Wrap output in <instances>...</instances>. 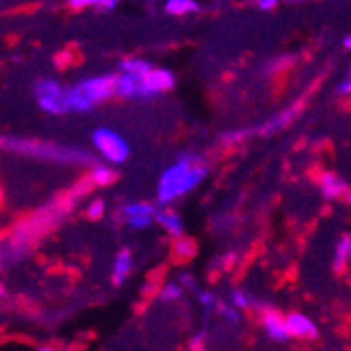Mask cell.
I'll return each instance as SVG.
<instances>
[{"mask_svg": "<svg viewBox=\"0 0 351 351\" xmlns=\"http://www.w3.org/2000/svg\"><path fill=\"white\" fill-rule=\"evenodd\" d=\"M208 175V165L204 162V158L196 154H181L177 158V162L165 171L160 177V185H158V202L169 204L175 198L187 194L200 181Z\"/></svg>", "mask_w": 351, "mask_h": 351, "instance_id": "1", "label": "cell"}, {"mask_svg": "<svg viewBox=\"0 0 351 351\" xmlns=\"http://www.w3.org/2000/svg\"><path fill=\"white\" fill-rule=\"evenodd\" d=\"M5 145H9V149L21 152V154H29L36 158H47L51 162H63V165H95V158L88 152L82 149H74V147H61V145H53V143H43V141H34V139H5Z\"/></svg>", "mask_w": 351, "mask_h": 351, "instance_id": "2", "label": "cell"}, {"mask_svg": "<svg viewBox=\"0 0 351 351\" xmlns=\"http://www.w3.org/2000/svg\"><path fill=\"white\" fill-rule=\"evenodd\" d=\"M34 95L38 99V106L49 112V114H66L70 110L68 104V88H63L61 84H57L55 80H40L34 86Z\"/></svg>", "mask_w": 351, "mask_h": 351, "instance_id": "3", "label": "cell"}, {"mask_svg": "<svg viewBox=\"0 0 351 351\" xmlns=\"http://www.w3.org/2000/svg\"><path fill=\"white\" fill-rule=\"evenodd\" d=\"M93 143L97 147V152L106 158V160L114 162V165H122L131 154V147L126 145V141L110 131V129H97L93 133Z\"/></svg>", "mask_w": 351, "mask_h": 351, "instance_id": "4", "label": "cell"}, {"mask_svg": "<svg viewBox=\"0 0 351 351\" xmlns=\"http://www.w3.org/2000/svg\"><path fill=\"white\" fill-rule=\"evenodd\" d=\"M116 84H118V76L114 74H104V76H95L88 78L84 82H80L78 86L86 93V97L93 104H101L116 95Z\"/></svg>", "mask_w": 351, "mask_h": 351, "instance_id": "5", "label": "cell"}, {"mask_svg": "<svg viewBox=\"0 0 351 351\" xmlns=\"http://www.w3.org/2000/svg\"><path fill=\"white\" fill-rule=\"evenodd\" d=\"M122 215L133 230H143L152 221H156L158 210L149 202H131V204L122 206Z\"/></svg>", "mask_w": 351, "mask_h": 351, "instance_id": "6", "label": "cell"}, {"mask_svg": "<svg viewBox=\"0 0 351 351\" xmlns=\"http://www.w3.org/2000/svg\"><path fill=\"white\" fill-rule=\"evenodd\" d=\"M143 78L145 76H135V74H124V72H120L118 84H116V95H120V97H126V99L147 97Z\"/></svg>", "mask_w": 351, "mask_h": 351, "instance_id": "7", "label": "cell"}, {"mask_svg": "<svg viewBox=\"0 0 351 351\" xmlns=\"http://www.w3.org/2000/svg\"><path fill=\"white\" fill-rule=\"evenodd\" d=\"M286 328H289V335L295 339H315L317 337V328L315 324L309 320L303 313H291L286 315Z\"/></svg>", "mask_w": 351, "mask_h": 351, "instance_id": "8", "label": "cell"}, {"mask_svg": "<svg viewBox=\"0 0 351 351\" xmlns=\"http://www.w3.org/2000/svg\"><path fill=\"white\" fill-rule=\"evenodd\" d=\"M263 326H265V332L269 335V339H274V341H286L291 337L289 328H286V317H282V313L271 307L263 309Z\"/></svg>", "mask_w": 351, "mask_h": 351, "instance_id": "9", "label": "cell"}, {"mask_svg": "<svg viewBox=\"0 0 351 351\" xmlns=\"http://www.w3.org/2000/svg\"><path fill=\"white\" fill-rule=\"evenodd\" d=\"M145 93L147 95H154V93H165V90H171L175 86V76L173 72L169 70H160V68H154L145 78Z\"/></svg>", "mask_w": 351, "mask_h": 351, "instance_id": "10", "label": "cell"}, {"mask_svg": "<svg viewBox=\"0 0 351 351\" xmlns=\"http://www.w3.org/2000/svg\"><path fill=\"white\" fill-rule=\"evenodd\" d=\"M320 189H322V194L326 196V198H330V200H337V198H341V196H347L349 194V187H347V183L337 175V173H322L320 175Z\"/></svg>", "mask_w": 351, "mask_h": 351, "instance_id": "11", "label": "cell"}, {"mask_svg": "<svg viewBox=\"0 0 351 351\" xmlns=\"http://www.w3.org/2000/svg\"><path fill=\"white\" fill-rule=\"evenodd\" d=\"M156 223L160 226L169 236H173V238H183V221H181V217L175 213V210H171V208H162V210H158V215H156Z\"/></svg>", "mask_w": 351, "mask_h": 351, "instance_id": "12", "label": "cell"}, {"mask_svg": "<svg viewBox=\"0 0 351 351\" xmlns=\"http://www.w3.org/2000/svg\"><path fill=\"white\" fill-rule=\"evenodd\" d=\"M133 269V254L129 248H122L118 254H116V259H114V269H112V280L116 286H122L124 280L129 278Z\"/></svg>", "mask_w": 351, "mask_h": 351, "instance_id": "13", "label": "cell"}, {"mask_svg": "<svg viewBox=\"0 0 351 351\" xmlns=\"http://www.w3.org/2000/svg\"><path fill=\"white\" fill-rule=\"evenodd\" d=\"M299 110H301V104H295L293 108L284 110L280 116L271 118L267 124L261 126V133H263V135H271V133H276V131H282L284 126H289V124L297 118V112H299Z\"/></svg>", "mask_w": 351, "mask_h": 351, "instance_id": "14", "label": "cell"}, {"mask_svg": "<svg viewBox=\"0 0 351 351\" xmlns=\"http://www.w3.org/2000/svg\"><path fill=\"white\" fill-rule=\"evenodd\" d=\"M349 261H351V236H343L337 244V252L332 259L335 271H343Z\"/></svg>", "mask_w": 351, "mask_h": 351, "instance_id": "15", "label": "cell"}, {"mask_svg": "<svg viewBox=\"0 0 351 351\" xmlns=\"http://www.w3.org/2000/svg\"><path fill=\"white\" fill-rule=\"evenodd\" d=\"M68 104H70V110H76V112H88L95 108V104L86 97V93L78 84L68 88Z\"/></svg>", "mask_w": 351, "mask_h": 351, "instance_id": "16", "label": "cell"}, {"mask_svg": "<svg viewBox=\"0 0 351 351\" xmlns=\"http://www.w3.org/2000/svg\"><path fill=\"white\" fill-rule=\"evenodd\" d=\"M152 63L139 57H131V59H124L120 63V72L124 74H135V76H147L152 72Z\"/></svg>", "mask_w": 351, "mask_h": 351, "instance_id": "17", "label": "cell"}, {"mask_svg": "<svg viewBox=\"0 0 351 351\" xmlns=\"http://www.w3.org/2000/svg\"><path fill=\"white\" fill-rule=\"evenodd\" d=\"M114 179H116V173H114V169H110V167L97 165V167H93V171H90V183H93V185L106 187V185H110Z\"/></svg>", "mask_w": 351, "mask_h": 351, "instance_id": "18", "label": "cell"}, {"mask_svg": "<svg viewBox=\"0 0 351 351\" xmlns=\"http://www.w3.org/2000/svg\"><path fill=\"white\" fill-rule=\"evenodd\" d=\"M165 9L171 15H187V13L198 11V3H194V0H169Z\"/></svg>", "mask_w": 351, "mask_h": 351, "instance_id": "19", "label": "cell"}, {"mask_svg": "<svg viewBox=\"0 0 351 351\" xmlns=\"http://www.w3.org/2000/svg\"><path fill=\"white\" fill-rule=\"evenodd\" d=\"M175 257L177 259H181V261H187V259H191L196 254V244H194V240H189V238H179L177 242H175Z\"/></svg>", "mask_w": 351, "mask_h": 351, "instance_id": "20", "label": "cell"}, {"mask_svg": "<svg viewBox=\"0 0 351 351\" xmlns=\"http://www.w3.org/2000/svg\"><path fill=\"white\" fill-rule=\"evenodd\" d=\"M295 61H297V57H295V55H284V57H278V59H274V61H271V66H267V68H265V72H267V74L282 72V70H286V68H291Z\"/></svg>", "mask_w": 351, "mask_h": 351, "instance_id": "21", "label": "cell"}, {"mask_svg": "<svg viewBox=\"0 0 351 351\" xmlns=\"http://www.w3.org/2000/svg\"><path fill=\"white\" fill-rule=\"evenodd\" d=\"M181 295H183V286L177 282H167L165 289L160 291L162 301H177V299H181Z\"/></svg>", "mask_w": 351, "mask_h": 351, "instance_id": "22", "label": "cell"}, {"mask_svg": "<svg viewBox=\"0 0 351 351\" xmlns=\"http://www.w3.org/2000/svg\"><path fill=\"white\" fill-rule=\"evenodd\" d=\"M232 305L236 309H248V307L254 305V299L248 293H244V291H234L232 293Z\"/></svg>", "mask_w": 351, "mask_h": 351, "instance_id": "23", "label": "cell"}, {"mask_svg": "<svg viewBox=\"0 0 351 351\" xmlns=\"http://www.w3.org/2000/svg\"><path fill=\"white\" fill-rule=\"evenodd\" d=\"M104 213H106V202L101 200V198H95L90 204H88V208H86V215H88V219H101L104 217Z\"/></svg>", "mask_w": 351, "mask_h": 351, "instance_id": "24", "label": "cell"}, {"mask_svg": "<svg viewBox=\"0 0 351 351\" xmlns=\"http://www.w3.org/2000/svg\"><path fill=\"white\" fill-rule=\"evenodd\" d=\"M217 309H219V313L226 317L228 322H240V313H238V309H234V307H230V305H226V303H219L217 305Z\"/></svg>", "mask_w": 351, "mask_h": 351, "instance_id": "25", "label": "cell"}, {"mask_svg": "<svg viewBox=\"0 0 351 351\" xmlns=\"http://www.w3.org/2000/svg\"><path fill=\"white\" fill-rule=\"evenodd\" d=\"M246 135H248L246 131H230V133H226V135H221V143H223V145H236V143H240Z\"/></svg>", "mask_w": 351, "mask_h": 351, "instance_id": "26", "label": "cell"}, {"mask_svg": "<svg viewBox=\"0 0 351 351\" xmlns=\"http://www.w3.org/2000/svg\"><path fill=\"white\" fill-rule=\"evenodd\" d=\"M236 261H238V254H236V252H228V254H223V257L219 259V267H221V269H226V271H230V269H234Z\"/></svg>", "mask_w": 351, "mask_h": 351, "instance_id": "27", "label": "cell"}, {"mask_svg": "<svg viewBox=\"0 0 351 351\" xmlns=\"http://www.w3.org/2000/svg\"><path fill=\"white\" fill-rule=\"evenodd\" d=\"M189 351H204V332H198L196 337H191V341L187 343Z\"/></svg>", "mask_w": 351, "mask_h": 351, "instance_id": "28", "label": "cell"}, {"mask_svg": "<svg viewBox=\"0 0 351 351\" xmlns=\"http://www.w3.org/2000/svg\"><path fill=\"white\" fill-rule=\"evenodd\" d=\"M93 9H97V11L116 9V0H93Z\"/></svg>", "mask_w": 351, "mask_h": 351, "instance_id": "29", "label": "cell"}, {"mask_svg": "<svg viewBox=\"0 0 351 351\" xmlns=\"http://www.w3.org/2000/svg\"><path fill=\"white\" fill-rule=\"evenodd\" d=\"M198 299H200V303H202L204 307H215V305H219V303H217V299H215L210 293H202V291H198Z\"/></svg>", "mask_w": 351, "mask_h": 351, "instance_id": "30", "label": "cell"}, {"mask_svg": "<svg viewBox=\"0 0 351 351\" xmlns=\"http://www.w3.org/2000/svg\"><path fill=\"white\" fill-rule=\"evenodd\" d=\"M68 7L72 11H82L84 7H93V0H70Z\"/></svg>", "mask_w": 351, "mask_h": 351, "instance_id": "31", "label": "cell"}, {"mask_svg": "<svg viewBox=\"0 0 351 351\" xmlns=\"http://www.w3.org/2000/svg\"><path fill=\"white\" fill-rule=\"evenodd\" d=\"M337 93L339 95H351V74L337 86Z\"/></svg>", "mask_w": 351, "mask_h": 351, "instance_id": "32", "label": "cell"}, {"mask_svg": "<svg viewBox=\"0 0 351 351\" xmlns=\"http://www.w3.org/2000/svg\"><path fill=\"white\" fill-rule=\"evenodd\" d=\"M181 282H183V286H187L189 291L198 293V291H196V284H194V278H191L189 274H183V276H181Z\"/></svg>", "mask_w": 351, "mask_h": 351, "instance_id": "33", "label": "cell"}, {"mask_svg": "<svg viewBox=\"0 0 351 351\" xmlns=\"http://www.w3.org/2000/svg\"><path fill=\"white\" fill-rule=\"evenodd\" d=\"M257 5H259V9H263V11H271V9L278 7L276 0H261V3H257Z\"/></svg>", "mask_w": 351, "mask_h": 351, "instance_id": "34", "label": "cell"}, {"mask_svg": "<svg viewBox=\"0 0 351 351\" xmlns=\"http://www.w3.org/2000/svg\"><path fill=\"white\" fill-rule=\"evenodd\" d=\"M343 47H345V49H349V51H351V36H347V38H345V40H343Z\"/></svg>", "mask_w": 351, "mask_h": 351, "instance_id": "35", "label": "cell"}, {"mask_svg": "<svg viewBox=\"0 0 351 351\" xmlns=\"http://www.w3.org/2000/svg\"><path fill=\"white\" fill-rule=\"evenodd\" d=\"M38 351H55V349H53V347H40Z\"/></svg>", "mask_w": 351, "mask_h": 351, "instance_id": "36", "label": "cell"}, {"mask_svg": "<svg viewBox=\"0 0 351 351\" xmlns=\"http://www.w3.org/2000/svg\"><path fill=\"white\" fill-rule=\"evenodd\" d=\"M347 202H351V191H349V194H347Z\"/></svg>", "mask_w": 351, "mask_h": 351, "instance_id": "37", "label": "cell"}]
</instances>
